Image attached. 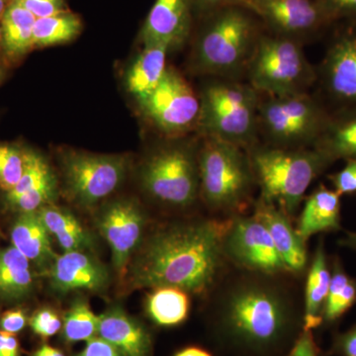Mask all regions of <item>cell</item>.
I'll return each mask as SVG.
<instances>
[{
    "mask_svg": "<svg viewBox=\"0 0 356 356\" xmlns=\"http://www.w3.org/2000/svg\"><path fill=\"white\" fill-rule=\"evenodd\" d=\"M231 266L205 297L208 330L232 356H284L304 330L302 281Z\"/></svg>",
    "mask_w": 356,
    "mask_h": 356,
    "instance_id": "6da1fadb",
    "label": "cell"
},
{
    "mask_svg": "<svg viewBox=\"0 0 356 356\" xmlns=\"http://www.w3.org/2000/svg\"><path fill=\"white\" fill-rule=\"evenodd\" d=\"M229 219L184 216L156 225L129 264V291L175 287L205 298L231 267L224 252Z\"/></svg>",
    "mask_w": 356,
    "mask_h": 356,
    "instance_id": "7a4b0ae2",
    "label": "cell"
},
{
    "mask_svg": "<svg viewBox=\"0 0 356 356\" xmlns=\"http://www.w3.org/2000/svg\"><path fill=\"white\" fill-rule=\"evenodd\" d=\"M200 201L210 216L229 219L248 214L257 186L247 149L204 137L198 147Z\"/></svg>",
    "mask_w": 356,
    "mask_h": 356,
    "instance_id": "3957f363",
    "label": "cell"
},
{
    "mask_svg": "<svg viewBox=\"0 0 356 356\" xmlns=\"http://www.w3.org/2000/svg\"><path fill=\"white\" fill-rule=\"evenodd\" d=\"M259 198L295 219L312 182L334 163L317 147L285 149L254 144L247 149Z\"/></svg>",
    "mask_w": 356,
    "mask_h": 356,
    "instance_id": "277c9868",
    "label": "cell"
},
{
    "mask_svg": "<svg viewBox=\"0 0 356 356\" xmlns=\"http://www.w3.org/2000/svg\"><path fill=\"white\" fill-rule=\"evenodd\" d=\"M247 7H225L209 14L195 47V63L204 74L233 79L248 62L261 34Z\"/></svg>",
    "mask_w": 356,
    "mask_h": 356,
    "instance_id": "5b68a950",
    "label": "cell"
},
{
    "mask_svg": "<svg viewBox=\"0 0 356 356\" xmlns=\"http://www.w3.org/2000/svg\"><path fill=\"white\" fill-rule=\"evenodd\" d=\"M261 95L250 83L221 79L204 88L198 127L204 137L248 149L257 143Z\"/></svg>",
    "mask_w": 356,
    "mask_h": 356,
    "instance_id": "8992f818",
    "label": "cell"
},
{
    "mask_svg": "<svg viewBox=\"0 0 356 356\" xmlns=\"http://www.w3.org/2000/svg\"><path fill=\"white\" fill-rule=\"evenodd\" d=\"M336 119L308 92L262 95L259 107V134L268 146L301 149L315 147Z\"/></svg>",
    "mask_w": 356,
    "mask_h": 356,
    "instance_id": "52a82bcc",
    "label": "cell"
},
{
    "mask_svg": "<svg viewBox=\"0 0 356 356\" xmlns=\"http://www.w3.org/2000/svg\"><path fill=\"white\" fill-rule=\"evenodd\" d=\"M147 197L168 213L187 212L200 201L198 149L173 145L156 149L140 168Z\"/></svg>",
    "mask_w": 356,
    "mask_h": 356,
    "instance_id": "ba28073f",
    "label": "cell"
},
{
    "mask_svg": "<svg viewBox=\"0 0 356 356\" xmlns=\"http://www.w3.org/2000/svg\"><path fill=\"white\" fill-rule=\"evenodd\" d=\"M250 86L262 95L307 92L318 79L298 40L259 36L247 67Z\"/></svg>",
    "mask_w": 356,
    "mask_h": 356,
    "instance_id": "9c48e42d",
    "label": "cell"
},
{
    "mask_svg": "<svg viewBox=\"0 0 356 356\" xmlns=\"http://www.w3.org/2000/svg\"><path fill=\"white\" fill-rule=\"evenodd\" d=\"M63 170L70 199L91 209L123 184L128 161L125 156L72 152L64 156Z\"/></svg>",
    "mask_w": 356,
    "mask_h": 356,
    "instance_id": "30bf717a",
    "label": "cell"
},
{
    "mask_svg": "<svg viewBox=\"0 0 356 356\" xmlns=\"http://www.w3.org/2000/svg\"><path fill=\"white\" fill-rule=\"evenodd\" d=\"M139 102L147 118L166 135L187 132L199 125L200 98L175 70L166 69L159 86Z\"/></svg>",
    "mask_w": 356,
    "mask_h": 356,
    "instance_id": "8fae6325",
    "label": "cell"
},
{
    "mask_svg": "<svg viewBox=\"0 0 356 356\" xmlns=\"http://www.w3.org/2000/svg\"><path fill=\"white\" fill-rule=\"evenodd\" d=\"M224 252L229 266L236 268L269 274L290 273L268 231L252 214L231 218L225 235Z\"/></svg>",
    "mask_w": 356,
    "mask_h": 356,
    "instance_id": "7c38bea8",
    "label": "cell"
},
{
    "mask_svg": "<svg viewBox=\"0 0 356 356\" xmlns=\"http://www.w3.org/2000/svg\"><path fill=\"white\" fill-rule=\"evenodd\" d=\"M95 222L111 248L114 270L123 280L131 259L147 235L149 217L139 203L122 199L102 208Z\"/></svg>",
    "mask_w": 356,
    "mask_h": 356,
    "instance_id": "4fadbf2b",
    "label": "cell"
},
{
    "mask_svg": "<svg viewBox=\"0 0 356 356\" xmlns=\"http://www.w3.org/2000/svg\"><path fill=\"white\" fill-rule=\"evenodd\" d=\"M321 81L330 99L346 118L356 116V30L339 33L321 65Z\"/></svg>",
    "mask_w": 356,
    "mask_h": 356,
    "instance_id": "5bb4252c",
    "label": "cell"
},
{
    "mask_svg": "<svg viewBox=\"0 0 356 356\" xmlns=\"http://www.w3.org/2000/svg\"><path fill=\"white\" fill-rule=\"evenodd\" d=\"M248 8L287 38L312 36L332 24L318 0H248Z\"/></svg>",
    "mask_w": 356,
    "mask_h": 356,
    "instance_id": "9a60e30c",
    "label": "cell"
},
{
    "mask_svg": "<svg viewBox=\"0 0 356 356\" xmlns=\"http://www.w3.org/2000/svg\"><path fill=\"white\" fill-rule=\"evenodd\" d=\"M56 294L74 291L105 293L110 285L108 268L91 252H67L58 255L44 274Z\"/></svg>",
    "mask_w": 356,
    "mask_h": 356,
    "instance_id": "2e32d148",
    "label": "cell"
},
{
    "mask_svg": "<svg viewBox=\"0 0 356 356\" xmlns=\"http://www.w3.org/2000/svg\"><path fill=\"white\" fill-rule=\"evenodd\" d=\"M252 215L264 225L289 273L305 277L309 259L307 243L297 234L293 220L275 204L255 199Z\"/></svg>",
    "mask_w": 356,
    "mask_h": 356,
    "instance_id": "e0dca14e",
    "label": "cell"
},
{
    "mask_svg": "<svg viewBox=\"0 0 356 356\" xmlns=\"http://www.w3.org/2000/svg\"><path fill=\"white\" fill-rule=\"evenodd\" d=\"M98 318L97 336L112 344L122 356H153L151 331L122 307H110Z\"/></svg>",
    "mask_w": 356,
    "mask_h": 356,
    "instance_id": "ac0fdd59",
    "label": "cell"
},
{
    "mask_svg": "<svg viewBox=\"0 0 356 356\" xmlns=\"http://www.w3.org/2000/svg\"><path fill=\"white\" fill-rule=\"evenodd\" d=\"M191 25V0H156L143 28V42L175 48L184 43Z\"/></svg>",
    "mask_w": 356,
    "mask_h": 356,
    "instance_id": "d6986e66",
    "label": "cell"
},
{
    "mask_svg": "<svg viewBox=\"0 0 356 356\" xmlns=\"http://www.w3.org/2000/svg\"><path fill=\"white\" fill-rule=\"evenodd\" d=\"M51 238L38 213L16 214L10 228L11 243L42 275L51 268L58 255L54 252Z\"/></svg>",
    "mask_w": 356,
    "mask_h": 356,
    "instance_id": "ffe728a7",
    "label": "cell"
},
{
    "mask_svg": "<svg viewBox=\"0 0 356 356\" xmlns=\"http://www.w3.org/2000/svg\"><path fill=\"white\" fill-rule=\"evenodd\" d=\"M295 228L305 243L317 234L339 231L341 195L336 191L320 185L306 198Z\"/></svg>",
    "mask_w": 356,
    "mask_h": 356,
    "instance_id": "44dd1931",
    "label": "cell"
},
{
    "mask_svg": "<svg viewBox=\"0 0 356 356\" xmlns=\"http://www.w3.org/2000/svg\"><path fill=\"white\" fill-rule=\"evenodd\" d=\"M331 267L324 241L318 242L304 278V330L322 327L323 313L331 284Z\"/></svg>",
    "mask_w": 356,
    "mask_h": 356,
    "instance_id": "7402d4cb",
    "label": "cell"
},
{
    "mask_svg": "<svg viewBox=\"0 0 356 356\" xmlns=\"http://www.w3.org/2000/svg\"><path fill=\"white\" fill-rule=\"evenodd\" d=\"M35 274L29 259L13 245L0 248V301L17 304L34 292Z\"/></svg>",
    "mask_w": 356,
    "mask_h": 356,
    "instance_id": "603a6c76",
    "label": "cell"
},
{
    "mask_svg": "<svg viewBox=\"0 0 356 356\" xmlns=\"http://www.w3.org/2000/svg\"><path fill=\"white\" fill-rule=\"evenodd\" d=\"M37 213L63 252H92L95 250V236L70 211L49 204Z\"/></svg>",
    "mask_w": 356,
    "mask_h": 356,
    "instance_id": "cb8c5ba5",
    "label": "cell"
},
{
    "mask_svg": "<svg viewBox=\"0 0 356 356\" xmlns=\"http://www.w3.org/2000/svg\"><path fill=\"white\" fill-rule=\"evenodd\" d=\"M37 18L19 3L10 0L0 20L2 31L1 53L10 60L24 57L34 48L33 30Z\"/></svg>",
    "mask_w": 356,
    "mask_h": 356,
    "instance_id": "d4e9b609",
    "label": "cell"
},
{
    "mask_svg": "<svg viewBox=\"0 0 356 356\" xmlns=\"http://www.w3.org/2000/svg\"><path fill=\"white\" fill-rule=\"evenodd\" d=\"M170 49L165 44H145L144 51L140 54L127 74L129 91L142 99L149 95L165 76L166 54Z\"/></svg>",
    "mask_w": 356,
    "mask_h": 356,
    "instance_id": "484cf974",
    "label": "cell"
},
{
    "mask_svg": "<svg viewBox=\"0 0 356 356\" xmlns=\"http://www.w3.org/2000/svg\"><path fill=\"white\" fill-rule=\"evenodd\" d=\"M146 312L159 327L184 324L191 312V295L175 287H158L147 295Z\"/></svg>",
    "mask_w": 356,
    "mask_h": 356,
    "instance_id": "4316f807",
    "label": "cell"
},
{
    "mask_svg": "<svg viewBox=\"0 0 356 356\" xmlns=\"http://www.w3.org/2000/svg\"><path fill=\"white\" fill-rule=\"evenodd\" d=\"M331 284L323 313L324 327H334L356 303V280L344 270L339 257L332 261Z\"/></svg>",
    "mask_w": 356,
    "mask_h": 356,
    "instance_id": "83f0119b",
    "label": "cell"
},
{
    "mask_svg": "<svg viewBox=\"0 0 356 356\" xmlns=\"http://www.w3.org/2000/svg\"><path fill=\"white\" fill-rule=\"evenodd\" d=\"M83 24L76 14L67 13L38 18L33 30L34 48L64 44L79 36Z\"/></svg>",
    "mask_w": 356,
    "mask_h": 356,
    "instance_id": "f1b7e54d",
    "label": "cell"
},
{
    "mask_svg": "<svg viewBox=\"0 0 356 356\" xmlns=\"http://www.w3.org/2000/svg\"><path fill=\"white\" fill-rule=\"evenodd\" d=\"M99 318L91 310L88 302L83 298L74 300L63 318L60 337L65 344L88 341L97 337Z\"/></svg>",
    "mask_w": 356,
    "mask_h": 356,
    "instance_id": "f546056e",
    "label": "cell"
},
{
    "mask_svg": "<svg viewBox=\"0 0 356 356\" xmlns=\"http://www.w3.org/2000/svg\"><path fill=\"white\" fill-rule=\"evenodd\" d=\"M315 147L334 161L356 158V116L334 121Z\"/></svg>",
    "mask_w": 356,
    "mask_h": 356,
    "instance_id": "4dcf8cb0",
    "label": "cell"
},
{
    "mask_svg": "<svg viewBox=\"0 0 356 356\" xmlns=\"http://www.w3.org/2000/svg\"><path fill=\"white\" fill-rule=\"evenodd\" d=\"M56 177L48 161L41 154L27 149L24 172L18 184L3 195L4 206L13 202L16 198L34 191Z\"/></svg>",
    "mask_w": 356,
    "mask_h": 356,
    "instance_id": "1f68e13d",
    "label": "cell"
},
{
    "mask_svg": "<svg viewBox=\"0 0 356 356\" xmlns=\"http://www.w3.org/2000/svg\"><path fill=\"white\" fill-rule=\"evenodd\" d=\"M27 149L15 144L0 143V189L6 193L19 181L26 165Z\"/></svg>",
    "mask_w": 356,
    "mask_h": 356,
    "instance_id": "d6a6232c",
    "label": "cell"
},
{
    "mask_svg": "<svg viewBox=\"0 0 356 356\" xmlns=\"http://www.w3.org/2000/svg\"><path fill=\"white\" fill-rule=\"evenodd\" d=\"M29 325L35 336L46 341L62 331L63 318L53 308L43 307L30 317Z\"/></svg>",
    "mask_w": 356,
    "mask_h": 356,
    "instance_id": "836d02e7",
    "label": "cell"
},
{
    "mask_svg": "<svg viewBox=\"0 0 356 356\" xmlns=\"http://www.w3.org/2000/svg\"><path fill=\"white\" fill-rule=\"evenodd\" d=\"M332 23L346 20L356 23V0H318Z\"/></svg>",
    "mask_w": 356,
    "mask_h": 356,
    "instance_id": "e575fe53",
    "label": "cell"
},
{
    "mask_svg": "<svg viewBox=\"0 0 356 356\" xmlns=\"http://www.w3.org/2000/svg\"><path fill=\"white\" fill-rule=\"evenodd\" d=\"M32 13L35 17H50L57 14L67 13L65 0H14Z\"/></svg>",
    "mask_w": 356,
    "mask_h": 356,
    "instance_id": "d590c367",
    "label": "cell"
},
{
    "mask_svg": "<svg viewBox=\"0 0 356 356\" xmlns=\"http://www.w3.org/2000/svg\"><path fill=\"white\" fill-rule=\"evenodd\" d=\"M329 179L334 185V191L339 194L356 192V158L348 159V163L341 172L330 175Z\"/></svg>",
    "mask_w": 356,
    "mask_h": 356,
    "instance_id": "8d00e7d4",
    "label": "cell"
},
{
    "mask_svg": "<svg viewBox=\"0 0 356 356\" xmlns=\"http://www.w3.org/2000/svg\"><path fill=\"white\" fill-rule=\"evenodd\" d=\"M29 316L23 308H13L0 315V331L18 334L29 325Z\"/></svg>",
    "mask_w": 356,
    "mask_h": 356,
    "instance_id": "74e56055",
    "label": "cell"
},
{
    "mask_svg": "<svg viewBox=\"0 0 356 356\" xmlns=\"http://www.w3.org/2000/svg\"><path fill=\"white\" fill-rule=\"evenodd\" d=\"M329 355L356 356V324L346 332L334 334Z\"/></svg>",
    "mask_w": 356,
    "mask_h": 356,
    "instance_id": "f35d334b",
    "label": "cell"
},
{
    "mask_svg": "<svg viewBox=\"0 0 356 356\" xmlns=\"http://www.w3.org/2000/svg\"><path fill=\"white\" fill-rule=\"evenodd\" d=\"M284 356H321L313 331L303 330Z\"/></svg>",
    "mask_w": 356,
    "mask_h": 356,
    "instance_id": "ab89813d",
    "label": "cell"
},
{
    "mask_svg": "<svg viewBox=\"0 0 356 356\" xmlns=\"http://www.w3.org/2000/svg\"><path fill=\"white\" fill-rule=\"evenodd\" d=\"M74 356H122L120 353L114 348L108 341L95 337L86 341V346L81 353Z\"/></svg>",
    "mask_w": 356,
    "mask_h": 356,
    "instance_id": "60d3db41",
    "label": "cell"
},
{
    "mask_svg": "<svg viewBox=\"0 0 356 356\" xmlns=\"http://www.w3.org/2000/svg\"><path fill=\"white\" fill-rule=\"evenodd\" d=\"M191 3L195 4L200 10L209 14L228 6H240L248 8L245 0H191Z\"/></svg>",
    "mask_w": 356,
    "mask_h": 356,
    "instance_id": "b9f144b4",
    "label": "cell"
},
{
    "mask_svg": "<svg viewBox=\"0 0 356 356\" xmlns=\"http://www.w3.org/2000/svg\"><path fill=\"white\" fill-rule=\"evenodd\" d=\"M19 339L15 334L0 331V356H21Z\"/></svg>",
    "mask_w": 356,
    "mask_h": 356,
    "instance_id": "7bdbcfd3",
    "label": "cell"
},
{
    "mask_svg": "<svg viewBox=\"0 0 356 356\" xmlns=\"http://www.w3.org/2000/svg\"><path fill=\"white\" fill-rule=\"evenodd\" d=\"M31 356H67L64 351L58 350L55 346L49 343H43L39 346L34 351Z\"/></svg>",
    "mask_w": 356,
    "mask_h": 356,
    "instance_id": "ee69618b",
    "label": "cell"
},
{
    "mask_svg": "<svg viewBox=\"0 0 356 356\" xmlns=\"http://www.w3.org/2000/svg\"><path fill=\"white\" fill-rule=\"evenodd\" d=\"M173 356H213L209 351L204 350L200 346H187L177 351Z\"/></svg>",
    "mask_w": 356,
    "mask_h": 356,
    "instance_id": "f6af8a7d",
    "label": "cell"
},
{
    "mask_svg": "<svg viewBox=\"0 0 356 356\" xmlns=\"http://www.w3.org/2000/svg\"><path fill=\"white\" fill-rule=\"evenodd\" d=\"M339 245L341 247L350 248L356 252V233H346V236L339 241Z\"/></svg>",
    "mask_w": 356,
    "mask_h": 356,
    "instance_id": "bcb514c9",
    "label": "cell"
},
{
    "mask_svg": "<svg viewBox=\"0 0 356 356\" xmlns=\"http://www.w3.org/2000/svg\"><path fill=\"white\" fill-rule=\"evenodd\" d=\"M9 2H10V0H0V20H1L2 16L6 13Z\"/></svg>",
    "mask_w": 356,
    "mask_h": 356,
    "instance_id": "7dc6e473",
    "label": "cell"
},
{
    "mask_svg": "<svg viewBox=\"0 0 356 356\" xmlns=\"http://www.w3.org/2000/svg\"><path fill=\"white\" fill-rule=\"evenodd\" d=\"M3 79V69H2L1 65H0V81Z\"/></svg>",
    "mask_w": 356,
    "mask_h": 356,
    "instance_id": "c3c4849f",
    "label": "cell"
},
{
    "mask_svg": "<svg viewBox=\"0 0 356 356\" xmlns=\"http://www.w3.org/2000/svg\"><path fill=\"white\" fill-rule=\"evenodd\" d=\"M3 235H2V233H1V229H0V236H2Z\"/></svg>",
    "mask_w": 356,
    "mask_h": 356,
    "instance_id": "681fc988",
    "label": "cell"
},
{
    "mask_svg": "<svg viewBox=\"0 0 356 356\" xmlns=\"http://www.w3.org/2000/svg\"><path fill=\"white\" fill-rule=\"evenodd\" d=\"M321 356H327V355H321Z\"/></svg>",
    "mask_w": 356,
    "mask_h": 356,
    "instance_id": "f907efd6",
    "label": "cell"
},
{
    "mask_svg": "<svg viewBox=\"0 0 356 356\" xmlns=\"http://www.w3.org/2000/svg\"><path fill=\"white\" fill-rule=\"evenodd\" d=\"M245 1H247V6H248V0H245Z\"/></svg>",
    "mask_w": 356,
    "mask_h": 356,
    "instance_id": "816d5d0a",
    "label": "cell"
}]
</instances>
